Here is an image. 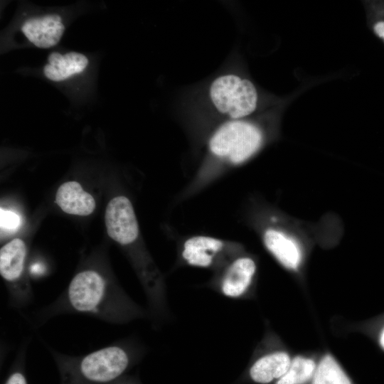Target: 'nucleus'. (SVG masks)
<instances>
[{"label":"nucleus","mask_w":384,"mask_h":384,"mask_svg":"<svg viewBox=\"0 0 384 384\" xmlns=\"http://www.w3.org/2000/svg\"><path fill=\"white\" fill-rule=\"evenodd\" d=\"M257 265L249 256H238L226 266L221 280V291L229 297H238L250 287Z\"/></svg>","instance_id":"obj_10"},{"label":"nucleus","mask_w":384,"mask_h":384,"mask_svg":"<svg viewBox=\"0 0 384 384\" xmlns=\"http://www.w3.org/2000/svg\"><path fill=\"white\" fill-rule=\"evenodd\" d=\"M105 219L108 235L119 245L127 247L137 241L139 225L128 198H113L107 206Z\"/></svg>","instance_id":"obj_7"},{"label":"nucleus","mask_w":384,"mask_h":384,"mask_svg":"<svg viewBox=\"0 0 384 384\" xmlns=\"http://www.w3.org/2000/svg\"><path fill=\"white\" fill-rule=\"evenodd\" d=\"M380 341V344L382 347L384 348V329L381 333Z\"/></svg>","instance_id":"obj_20"},{"label":"nucleus","mask_w":384,"mask_h":384,"mask_svg":"<svg viewBox=\"0 0 384 384\" xmlns=\"http://www.w3.org/2000/svg\"><path fill=\"white\" fill-rule=\"evenodd\" d=\"M26 257L23 240L15 238L0 250V274L8 284L9 304L21 309L30 304L33 294L29 284L22 281Z\"/></svg>","instance_id":"obj_5"},{"label":"nucleus","mask_w":384,"mask_h":384,"mask_svg":"<svg viewBox=\"0 0 384 384\" xmlns=\"http://www.w3.org/2000/svg\"><path fill=\"white\" fill-rule=\"evenodd\" d=\"M264 135L250 122L228 120L211 134L208 154L197 171L177 196V201L188 200L212 185L228 171L253 156L261 148Z\"/></svg>","instance_id":"obj_2"},{"label":"nucleus","mask_w":384,"mask_h":384,"mask_svg":"<svg viewBox=\"0 0 384 384\" xmlns=\"http://www.w3.org/2000/svg\"><path fill=\"white\" fill-rule=\"evenodd\" d=\"M1 228L6 230H15L20 224V218L15 213L1 208Z\"/></svg>","instance_id":"obj_17"},{"label":"nucleus","mask_w":384,"mask_h":384,"mask_svg":"<svg viewBox=\"0 0 384 384\" xmlns=\"http://www.w3.org/2000/svg\"><path fill=\"white\" fill-rule=\"evenodd\" d=\"M315 361L309 358L298 356L294 357L287 373L276 384H306L312 380L316 369Z\"/></svg>","instance_id":"obj_15"},{"label":"nucleus","mask_w":384,"mask_h":384,"mask_svg":"<svg viewBox=\"0 0 384 384\" xmlns=\"http://www.w3.org/2000/svg\"><path fill=\"white\" fill-rule=\"evenodd\" d=\"M48 349L61 371L63 384H109L119 378L131 362L129 351L119 343L80 356Z\"/></svg>","instance_id":"obj_3"},{"label":"nucleus","mask_w":384,"mask_h":384,"mask_svg":"<svg viewBox=\"0 0 384 384\" xmlns=\"http://www.w3.org/2000/svg\"><path fill=\"white\" fill-rule=\"evenodd\" d=\"M88 63V58L82 53L70 51L62 54L55 51L48 55L43 74L51 81L61 82L82 73Z\"/></svg>","instance_id":"obj_11"},{"label":"nucleus","mask_w":384,"mask_h":384,"mask_svg":"<svg viewBox=\"0 0 384 384\" xmlns=\"http://www.w3.org/2000/svg\"><path fill=\"white\" fill-rule=\"evenodd\" d=\"M312 384H352L334 357L325 354L316 366Z\"/></svg>","instance_id":"obj_14"},{"label":"nucleus","mask_w":384,"mask_h":384,"mask_svg":"<svg viewBox=\"0 0 384 384\" xmlns=\"http://www.w3.org/2000/svg\"><path fill=\"white\" fill-rule=\"evenodd\" d=\"M29 341L26 340L21 345L17 355L18 366L9 374L4 384H28L21 364L23 363Z\"/></svg>","instance_id":"obj_16"},{"label":"nucleus","mask_w":384,"mask_h":384,"mask_svg":"<svg viewBox=\"0 0 384 384\" xmlns=\"http://www.w3.org/2000/svg\"><path fill=\"white\" fill-rule=\"evenodd\" d=\"M26 38L39 48L55 46L61 39L65 26L57 14H46L27 19L21 26Z\"/></svg>","instance_id":"obj_9"},{"label":"nucleus","mask_w":384,"mask_h":384,"mask_svg":"<svg viewBox=\"0 0 384 384\" xmlns=\"http://www.w3.org/2000/svg\"><path fill=\"white\" fill-rule=\"evenodd\" d=\"M239 250V245L231 241L196 235L183 240L181 255L191 266L210 268L225 261H232L238 257Z\"/></svg>","instance_id":"obj_6"},{"label":"nucleus","mask_w":384,"mask_h":384,"mask_svg":"<svg viewBox=\"0 0 384 384\" xmlns=\"http://www.w3.org/2000/svg\"><path fill=\"white\" fill-rule=\"evenodd\" d=\"M122 291L94 268L79 271L65 291L36 313L35 324L42 325L61 314H83L110 324L124 322L137 314Z\"/></svg>","instance_id":"obj_1"},{"label":"nucleus","mask_w":384,"mask_h":384,"mask_svg":"<svg viewBox=\"0 0 384 384\" xmlns=\"http://www.w3.org/2000/svg\"><path fill=\"white\" fill-rule=\"evenodd\" d=\"M209 97L216 110L229 120L250 115L257 104V92L252 82L234 74L216 78L210 85Z\"/></svg>","instance_id":"obj_4"},{"label":"nucleus","mask_w":384,"mask_h":384,"mask_svg":"<svg viewBox=\"0 0 384 384\" xmlns=\"http://www.w3.org/2000/svg\"><path fill=\"white\" fill-rule=\"evenodd\" d=\"M55 203L64 212L77 215H88L95 208L92 196L77 181L61 184L55 194Z\"/></svg>","instance_id":"obj_12"},{"label":"nucleus","mask_w":384,"mask_h":384,"mask_svg":"<svg viewBox=\"0 0 384 384\" xmlns=\"http://www.w3.org/2000/svg\"><path fill=\"white\" fill-rule=\"evenodd\" d=\"M261 233L266 249L283 267L290 270H296L299 267L302 252L293 238L272 225L265 226Z\"/></svg>","instance_id":"obj_8"},{"label":"nucleus","mask_w":384,"mask_h":384,"mask_svg":"<svg viewBox=\"0 0 384 384\" xmlns=\"http://www.w3.org/2000/svg\"><path fill=\"white\" fill-rule=\"evenodd\" d=\"M374 33L384 41V20L378 21L373 25Z\"/></svg>","instance_id":"obj_18"},{"label":"nucleus","mask_w":384,"mask_h":384,"mask_svg":"<svg viewBox=\"0 0 384 384\" xmlns=\"http://www.w3.org/2000/svg\"><path fill=\"white\" fill-rule=\"evenodd\" d=\"M44 271L45 269L43 265L42 266V265L38 263L33 264L30 267L31 273L35 275H41L44 272Z\"/></svg>","instance_id":"obj_19"},{"label":"nucleus","mask_w":384,"mask_h":384,"mask_svg":"<svg viewBox=\"0 0 384 384\" xmlns=\"http://www.w3.org/2000/svg\"><path fill=\"white\" fill-rule=\"evenodd\" d=\"M292 359L284 351H277L257 359L250 370V375L257 383L267 384L279 380L288 370Z\"/></svg>","instance_id":"obj_13"}]
</instances>
